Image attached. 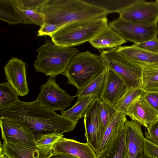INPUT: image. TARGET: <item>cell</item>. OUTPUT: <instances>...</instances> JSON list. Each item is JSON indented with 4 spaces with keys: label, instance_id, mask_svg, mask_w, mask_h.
<instances>
[{
    "label": "cell",
    "instance_id": "cell-30",
    "mask_svg": "<svg viewBox=\"0 0 158 158\" xmlns=\"http://www.w3.org/2000/svg\"><path fill=\"white\" fill-rule=\"evenodd\" d=\"M63 134L53 132L40 135L35 140L37 148H52L54 144L63 137Z\"/></svg>",
    "mask_w": 158,
    "mask_h": 158
},
{
    "label": "cell",
    "instance_id": "cell-11",
    "mask_svg": "<svg viewBox=\"0 0 158 158\" xmlns=\"http://www.w3.org/2000/svg\"><path fill=\"white\" fill-rule=\"evenodd\" d=\"M119 13V17L133 23L144 26L157 25L158 3L157 0H141Z\"/></svg>",
    "mask_w": 158,
    "mask_h": 158
},
{
    "label": "cell",
    "instance_id": "cell-3",
    "mask_svg": "<svg viewBox=\"0 0 158 158\" xmlns=\"http://www.w3.org/2000/svg\"><path fill=\"white\" fill-rule=\"evenodd\" d=\"M37 52L38 55L34 64L35 69L54 78L59 75H64L71 60L79 52L77 48L59 46L48 40Z\"/></svg>",
    "mask_w": 158,
    "mask_h": 158
},
{
    "label": "cell",
    "instance_id": "cell-31",
    "mask_svg": "<svg viewBox=\"0 0 158 158\" xmlns=\"http://www.w3.org/2000/svg\"><path fill=\"white\" fill-rule=\"evenodd\" d=\"M15 7L17 12L26 22V24H33L40 27L44 23V16L38 11L23 10L15 6Z\"/></svg>",
    "mask_w": 158,
    "mask_h": 158
},
{
    "label": "cell",
    "instance_id": "cell-21",
    "mask_svg": "<svg viewBox=\"0 0 158 158\" xmlns=\"http://www.w3.org/2000/svg\"><path fill=\"white\" fill-rule=\"evenodd\" d=\"M97 158H130L125 142L124 128Z\"/></svg>",
    "mask_w": 158,
    "mask_h": 158
},
{
    "label": "cell",
    "instance_id": "cell-33",
    "mask_svg": "<svg viewBox=\"0 0 158 158\" xmlns=\"http://www.w3.org/2000/svg\"><path fill=\"white\" fill-rule=\"evenodd\" d=\"M158 35L154 37L152 39L145 42L133 45L138 48L150 52L158 54Z\"/></svg>",
    "mask_w": 158,
    "mask_h": 158
},
{
    "label": "cell",
    "instance_id": "cell-38",
    "mask_svg": "<svg viewBox=\"0 0 158 158\" xmlns=\"http://www.w3.org/2000/svg\"><path fill=\"white\" fill-rule=\"evenodd\" d=\"M47 158H77L74 156L64 153L52 152Z\"/></svg>",
    "mask_w": 158,
    "mask_h": 158
},
{
    "label": "cell",
    "instance_id": "cell-10",
    "mask_svg": "<svg viewBox=\"0 0 158 158\" xmlns=\"http://www.w3.org/2000/svg\"><path fill=\"white\" fill-rule=\"evenodd\" d=\"M101 101L100 98H94L83 116L86 143L95 153L100 146L104 135L100 117Z\"/></svg>",
    "mask_w": 158,
    "mask_h": 158
},
{
    "label": "cell",
    "instance_id": "cell-26",
    "mask_svg": "<svg viewBox=\"0 0 158 158\" xmlns=\"http://www.w3.org/2000/svg\"><path fill=\"white\" fill-rule=\"evenodd\" d=\"M141 87L128 88L123 95L114 106L118 112L125 114L133 102L141 96L144 92Z\"/></svg>",
    "mask_w": 158,
    "mask_h": 158
},
{
    "label": "cell",
    "instance_id": "cell-15",
    "mask_svg": "<svg viewBox=\"0 0 158 158\" xmlns=\"http://www.w3.org/2000/svg\"><path fill=\"white\" fill-rule=\"evenodd\" d=\"M52 152L69 154L77 158H97L95 152L87 143L63 137L55 143Z\"/></svg>",
    "mask_w": 158,
    "mask_h": 158
},
{
    "label": "cell",
    "instance_id": "cell-18",
    "mask_svg": "<svg viewBox=\"0 0 158 158\" xmlns=\"http://www.w3.org/2000/svg\"><path fill=\"white\" fill-rule=\"evenodd\" d=\"M89 42L98 49H113L120 47L126 41L108 24Z\"/></svg>",
    "mask_w": 158,
    "mask_h": 158
},
{
    "label": "cell",
    "instance_id": "cell-40",
    "mask_svg": "<svg viewBox=\"0 0 158 158\" xmlns=\"http://www.w3.org/2000/svg\"><path fill=\"white\" fill-rule=\"evenodd\" d=\"M0 158H8L6 156L3 154L0 153Z\"/></svg>",
    "mask_w": 158,
    "mask_h": 158
},
{
    "label": "cell",
    "instance_id": "cell-41",
    "mask_svg": "<svg viewBox=\"0 0 158 158\" xmlns=\"http://www.w3.org/2000/svg\"><path fill=\"white\" fill-rule=\"evenodd\" d=\"M157 2L158 3V0H157Z\"/></svg>",
    "mask_w": 158,
    "mask_h": 158
},
{
    "label": "cell",
    "instance_id": "cell-25",
    "mask_svg": "<svg viewBox=\"0 0 158 158\" xmlns=\"http://www.w3.org/2000/svg\"><path fill=\"white\" fill-rule=\"evenodd\" d=\"M142 88L144 91H158V62L144 64Z\"/></svg>",
    "mask_w": 158,
    "mask_h": 158
},
{
    "label": "cell",
    "instance_id": "cell-17",
    "mask_svg": "<svg viewBox=\"0 0 158 158\" xmlns=\"http://www.w3.org/2000/svg\"><path fill=\"white\" fill-rule=\"evenodd\" d=\"M131 120L136 121L147 128L158 119V113L153 109L141 96L132 104L127 114Z\"/></svg>",
    "mask_w": 158,
    "mask_h": 158
},
{
    "label": "cell",
    "instance_id": "cell-19",
    "mask_svg": "<svg viewBox=\"0 0 158 158\" xmlns=\"http://www.w3.org/2000/svg\"><path fill=\"white\" fill-rule=\"evenodd\" d=\"M116 51L128 58L144 64L158 62V54L153 53L140 48L133 44L115 48Z\"/></svg>",
    "mask_w": 158,
    "mask_h": 158
},
{
    "label": "cell",
    "instance_id": "cell-1",
    "mask_svg": "<svg viewBox=\"0 0 158 158\" xmlns=\"http://www.w3.org/2000/svg\"><path fill=\"white\" fill-rule=\"evenodd\" d=\"M1 116L23 122L29 128L35 140L43 135L73 131L78 121L59 115L36 100L24 102L19 100L15 106L0 110Z\"/></svg>",
    "mask_w": 158,
    "mask_h": 158
},
{
    "label": "cell",
    "instance_id": "cell-23",
    "mask_svg": "<svg viewBox=\"0 0 158 158\" xmlns=\"http://www.w3.org/2000/svg\"><path fill=\"white\" fill-rule=\"evenodd\" d=\"M106 74L105 68L102 73L89 83L76 95L77 100L84 98L91 97L94 98H100L104 85Z\"/></svg>",
    "mask_w": 158,
    "mask_h": 158
},
{
    "label": "cell",
    "instance_id": "cell-12",
    "mask_svg": "<svg viewBox=\"0 0 158 158\" xmlns=\"http://www.w3.org/2000/svg\"><path fill=\"white\" fill-rule=\"evenodd\" d=\"M25 62L13 57L4 67L6 79L20 96L27 95L29 90Z\"/></svg>",
    "mask_w": 158,
    "mask_h": 158
},
{
    "label": "cell",
    "instance_id": "cell-8",
    "mask_svg": "<svg viewBox=\"0 0 158 158\" xmlns=\"http://www.w3.org/2000/svg\"><path fill=\"white\" fill-rule=\"evenodd\" d=\"M0 126L3 141L30 148H36L33 134L23 122L1 116Z\"/></svg>",
    "mask_w": 158,
    "mask_h": 158
},
{
    "label": "cell",
    "instance_id": "cell-36",
    "mask_svg": "<svg viewBox=\"0 0 158 158\" xmlns=\"http://www.w3.org/2000/svg\"><path fill=\"white\" fill-rule=\"evenodd\" d=\"M61 27L55 24L45 23L40 26L38 31L37 36L49 35L50 37Z\"/></svg>",
    "mask_w": 158,
    "mask_h": 158
},
{
    "label": "cell",
    "instance_id": "cell-2",
    "mask_svg": "<svg viewBox=\"0 0 158 158\" xmlns=\"http://www.w3.org/2000/svg\"><path fill=\"white\" fill-rule=\"evenodd\" d=\"M38 11L45 23L61 27L75 22L106 17L104 9L83 0H47Z\"/></svg>",
    "mask_w": 158,
    "mask_h": 158
},
{
    "label": "cell",
    "instance_id": "cell-4",
    "mask_svg": "<svg viewBox=\"0 0 158 158\" xmlns=\"http://www.w3.org/2000/svg\"><path fill=\"white\" fill-rule=\"evenodd\" d=\"M108 25L106 17L75 22L62 27L50 37L57 45L73 47L89 42Z\"/></svg>",
    "mask_w": 158,
    "mask_h": 158
},
{
    "label": "cell",
    "instance_id": "cell-29",
    "mask_svg": "<svg viewBox=\"0 0 158 158\" xmlns=\"http://www.w3.org/2000/svg\"><path fill=\"white\" fill-rule=\"evenodd\" d=\"M118 112L114 107L102 100L100 102V117L102 131L105 132L114 120Z\"/></svg>",
    "mask_w": 158,
    "mask_h": 158
},
{
    "label": "cell",
    "instance_id": "cell-22",
    "mask_svg": "<svg viewBox=\"0 0 158 158\" xmlns=\"http://www.w3.org/2000/svg\"><path fill=\"white\" fill-rule=\"evenodd\" d=\"M141 0H83L85 2L102 8L107 14L120 12L139 2Z\"/></svg>",
    "mask_w": 158,
    "mask_h": 158
},
{
    "label": "cell",
    "instance_id": "cell-5",
    "mask_svg": "<svg viewBox=\"0 0 158 158\" xmlns=\"http://www.w3.org/2000/svg\"><path fill=\"white\" fill-rule=\"evenodd\" d=\"M105 68L100 56L86 51L73 57L64 75L68 78V83L78 91L100 74Z\"/></svg>",
    "mask_w": 158,
    "mask_h": 158
},
{
    "label": "cell",
    "instance_id": "cell-20",
    "mask_svg": "<svg viewBox=\"0 0 158 158\" xmlns=\"http://www.w3.org/2000/svg\"><path fill=\"white\" fill-rule=\"evenodd\" d=\"M126 115L118 112L106 130L100 146L96 153L97 156L103 151L123 130L127 120Z\"/></svg>",
    "mask_w": 158,
    "mask_h": 158
},
{
    "label": "cell",
    "instance_id": "cell-16",
    "mask_svg": "<svg viewBox=\"0 0 158 158\" xmlns=\"http://www.w3.org/2000/svg\"><path fill=\"white\" fill-rule=\"evenodd\" d=\"M0 151L8 158H47L52 150L30 148L3 141L1 143Z\"/></svg>",
    "mask_w": 158,
    "mask_h": 158
},
{
    "label": "cell",
    "instance_id": "cell-27",
    "mask_svg": "<svg viewBox=\"0 0 158 158\" xmlns=\"http://www.w3.org/2000/svg\"><path fill=\"white\" fill-rule=\"evenodd\" d=\"M0 110L15 106L19 100L18 93L8 82L0 84Z\"/></svg>",
    "mask_w": 158,
    "mask_h": 158
},
{
    "label": "cell",
    "instance_id": "cell-24",
    "mask_svg": "<svg viewBox=\"0 0 158 158\" xmlns=\"http://www.w3.org/2000/svg\"><path fill=\"white\" fill-rule=\"evenodd\" d=\"M0 19L12 25L26 24L17 11L14 0H0Z\"/></svg>",
    "mask_w": 158,
    "mask_h": 158
},
{
    "label": "cell",
    "instance_id": "cell-34",
    "mask_svg": "<svg viewBox=\"0 0 158 158\" xmlns=\"http://www.w3.org/2000/svg\"><path fill=\"white\" fill-rule=\"evenodd\" d=\"M145 132V138L152 143L158 146V119L147 128Z\"/></svg>",
    "mask_w": 158,
    "mask_h": 158
},
{
    "label": "cell",
    "instance_id": "cell-39",
    "mask_svg": "<svg viewBox=\"0 0 158 158\" xmlns=\"http://www.w3.org/2000/svg\"><path fill=\"white\" fill-rule=\"evenodd\" d=\"M139 158H152L150 157H149L145 155L144 153L140 157H139Z\"/></svg>",
    "mask_w": 158,
    "mask_h": 158
},
{
    "label": "cell",
    "instance_id": "cell-7",
    "mask_svg": "<svg viewBox=\"0 0 158 158\" xmlns=\"http://www.w3.org/2000/svg\"><path fill=\"white\" fill-rule=\"evenodd\" d=\"M76 97V95L68 94L56 82L55 78L50 77L47 82L41 85L40 92L36 100L51 110L61 111L71 105Z\"/></svg>",
    "mask_w": 158,
    "mask_h": 158
},
{
    "label": "cell",
    "instance_id": "cell-9",
    "mask_svg": "<svg viewBox=\"0 0 158 158\" xmlns=\"http://www.w3.org/2000/svg\"><path fill=\"white\" fill-rule=\"evenodd\" d=\"M114 30L126 41L134 44L142 43L158 35V25L144 26L125 20L120 17L108 23Z\"/></svg>",
    "mask_w": 158,
    "mask_h": 158
},
{
    "label": "cell",
    "instance_id": "cell-35",
    "mask_svg": "<svg viewBox=\"0 0 158 158\" xmlns=\"http://www.w3.org/2000/svg\"><path fill=\"white\" fill-rule=\"evenodd\" d=\"M141 97L158 113V91H144Z\"/></svg>",
    "mask_w": 158,
    "mask_h": 158
},
{
    "label": "cell",
    "instance_id": "cell-14",
    "mask_svg": "<svg viewBox=\"0 0 158 158\" xmlns=\"http://www.w3.org/2000/svg\"><path fill=\"white\" fill-rule=\"evenodd\" d=\"M126 144L130 158H139L143 153L144 137L141 125L136 121L127 120L124 127Z\"/></svg>",
    "mask_w": 158,
    "mask_h": 158
},
{
    "label": "cell",
    "instance_id": "cell-37",
    "mask_svg": "<svg viewBox=\"0 0 158 158\" xmlns=\"http://www.w3.org/2000/svg\"><path fill=\"white\" fill-rule=\"evenodd\" d=\"M143 153L152 158H158V146L144 139Z\"/></svg>",
    "mask_w": 158,
    "mask_h": 158
},
{
    "label": "cell",
    "instance_id": "cell-32",
    "mask_svg": "<svg viewBox=\"0 0 158 158\" xmlns=\"http://www.w3.org/2000/svg\"><path fill=\"white\" fill-rule=\"evenodd\" d=\"M14 1L15 6L19 8L38 11L47 0H14Z\"/></svg>",
    "mask_w": 158,
    "mask_h": 158
},
{
    "label": "cell",
    "instance_id": "cell-13",
    "mask_svg": "<svg viewBox=\"0 0 158 158\" xmlns=\"http://www.w3.org/2000/svg\"><path fill=\"white\" fill-rule=\"evenodd\" d=\"M105 68L106 78L100 98L114 106L123 95L128 87L117 74L110 69Z\"/></svg>",
    "mask_w": 158,
    "mask_h": 158
},
{
    "label": "cell",
    "instance_id": "cell-6",
    "mask_svg": "<svg viewBox=\"0 0 158 158\" xmlns=\"http://www.w3.org/2000/svg\"><path fill=\"white\" fill-rule=\"evenodd\" d=\"M100 56L105 67L111 69L117 74L128 88H142L144 64L128 58L115 48L101 51Z\"/></svg>",
    "mask_w": 158,
    "mask_h": 158
},
{
    "label": "cell",
    "instance_id": "cell-28",
    "mask_svg": "<svg viewBox=\"0 0 158 158\" xmlns=\"http://www.w3.org/2000/svg\"><path fill=\"white\" fill-rule=\"evenodd\" d=\"M91 97L84 98L77 100L74 105L69 109L61 111V115L75 121H78L83 116L89 105L94 100Z\"/></svg>",
    "mask_w": 158,
    "mask_h": 158
}]
</instances>
